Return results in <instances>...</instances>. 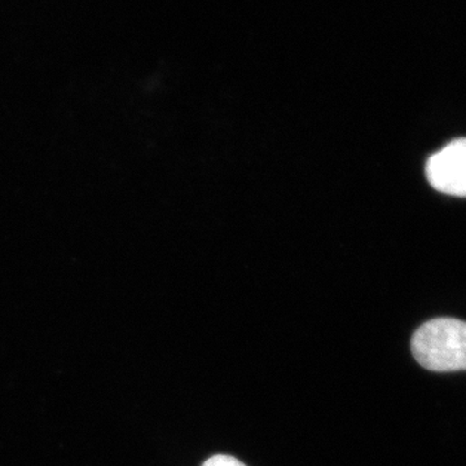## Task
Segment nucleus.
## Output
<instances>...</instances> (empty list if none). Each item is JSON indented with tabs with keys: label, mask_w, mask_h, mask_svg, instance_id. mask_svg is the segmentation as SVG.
Wrapping results in <instances>:
<instances>
[{
	"label": "nucleus",
	"mask_w": 466,
	"mask_h": 466,
	"mask_svg": "<svg viewBox=\"0 0 466 466\" xmlns=\"http://www.w3.org/2000/svg\"><path fill=\"white\" fill-rule=\"evenodd\" d=\"M412 352L426 370H466V321L440 318L421 325L413 334Z\"/></svg>",
	"instance_id": "nucleus-1"
},
{
	"label": "nucleus",
	"mask_w": 466,
	"mask_h": 466,
	"mask_svg": "<svg viewBox=\"0 0 466 466\" xmlns=\"http://www.w3.org/2000/svg\"><path fill=\"white\" fill-rule=\"evenodd\" d=\"M202 466H247L240 460L229 455L211 456Z\"/></svg>",
	"instance_id": "nucleus-3"
},
{
	"label": "nucleus",
	"mask_w": 466,
	"mask_h": 466,
	"mask_svg": "<svg viewBox=\"0 0 466 466\" xmlns=\"http://www.w3.org/2000/svg\"><path fill=\"white\" fill-rule=\"evenodd\" d=\"M426 177L438 192L466 198V139L453 140L431 156Z\"/></svg>",
	"instance_id": "nucleus-2"
}]
</instances>
